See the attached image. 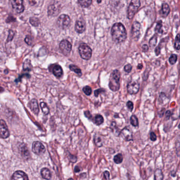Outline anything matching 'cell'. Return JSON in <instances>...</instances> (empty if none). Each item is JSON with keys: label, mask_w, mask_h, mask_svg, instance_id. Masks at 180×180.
Here are the masks:
<instances>
[{"label": "cell", "mask_w": 180, "mask_h": 180, "mask_svg": "<svg viewBox=\"0 0 180 180\" xmlns=\"http://www.w3.org/2000/svg\"><path fill=\"white\" fill-rule=\"evenodd\" d=\"M142 49H143L144 52H146L149 50V46H147L146 45H144L142 46Z\"/></svg>", "instance_id": "obj_46"}, {"label": "cell", "mask_w": 180, "mask_h": 180, "mask_svg": "<svg viewBox=\"0 0 180 180\" xmlns=\"http://www.w3.org/2000/svg\"><path fill=\"white\" fill-rule=\"evenodd\" d=\"M69 159L70 161L72 163H75L77 161V157L75 155H72L71 154H69Z\"/></svg>", "instance_id": "obj_36"}, {"label": "cell", "mask_w": 180, "mask_h": 180, "mask_svg": "<svg viewBox=\"0 0 180 180\" xmlns=\"http://www.w3.org/2000/svg\"><path fill=\"white\" fill-rule=\"evenodd\" d=\"M94 141L95 145L98 147H102L103 145V142L101 138L97 134H95L94 137Z\"/></svg>", "instance_id": "obj_21"}, {"label": "cell", "mask_w": 180, "mask_h": 180, "mask_svg": "<svg viewBox=\"0 0 180 180\" xmlns=\"http://www.w3.org/2000/svg\"><path fill=\"white\" fill-rule=\"evenodd\" d=\"M164 175L160 168H157L154 172V180H163Z\"/></svg>", "instance_id": "obj_20"}, {"label": "cell", "mask_w": 180, "mask_h": 180, "mask_svg": "<svg viewBox=\"0 0 180 180\" xmlns=\"http://www.w3.org/2000/svg\"><path fill=\"white\" fill-rule=\"evenodd\" d=\"M141 6V2L138 0H133L130 3L127 10V17L128 19H132L137 13Z\"/></svg>", "instance_id": "obj_4"}, {"label": "cell", "mask_w": 180, "mask_h": 180, "mask_svg": "<svg viewBox=\"0 0 180 180\" xmlns=\"http://www.w3.org/2000/svg\"><path fill=\"white\" fill-rule=\"evenodd\" d=\"M104 177L106 180H109L110 179V173L108 171H105L104 172Z\"/></svg>", "instance_id": "obj_41"}, {"label": "cell", "mask_w": 180, "mask_h": 180, "mask_svg": "<svg viewBox=\"0 0 180 180\" xmlns=\"http://www.w3.org/2000/svg\"><path fill=\"white\" fill-rule=\"evenodd\" d=\"M29 107H30V108L31 109L32 112L35 114L37 115L39 113V106H38V101L36 99H33L30 101V104H29Z\"/></svg>", "instance_id": "obj_16"}, {"label": "cell", "mask_w": 180, "mask_h": 180, "mask_svg": "<svg viewBox=\"0 0 180 180\" xmlns=\"http://www.w3.org/2000/svg\"><path fill=\"white\" fill-rule=\"evenodd\" d=\"M104 122V119L103 116H101V115L98 114L96 115L95 118H94V120H93L94 123L96 124L97 126L101 125L103 124Z\"/></svg>", "instance_id": "obj_22"}, {"label": "cell", "mask_w": 180, "mask_h": 180, "mask_svg": "<svg viewBox=\"0 0 180 180\" xmlns=\"http://www.w3.org/2000/svg\"><path fill=\"white\" fill-rule=\"evenodd\" d=\"M141 26L139 22H134L132 26V35L133 38L136 40H138L140 37V31H141Z\"/></svg>", "instance_id": "obj_8"}, {"label": "cell", "mask_w": 180, "mask_h": 180, "mask_svg": "<svg viewBox=\"0 0 180 180\" xmlns=\"http://www.w3.org/2000/svg\"><path fill=\"white\" fill-rule=\"evenodd\" d=\"M83 93H85L86 95H87V96L91 95V93H92V89H91V88L89 86H88L83 87Z\"/></svg>", "instance_id": "obj_33"}, {"label": "cell", "mask_w": 180, "mask_h": 180, "mask_svg": "<svg viewBox=\"0 0 180 180\" xmlns=\"http://www.w3.org/2000/svg\"><path fill=\"white\" fill-rule=\"evenodd\" d=\"M59 48L62 53L65 56H67L72 51V45L69 41L63 40L60 43Z\"/></svg>", "instance_id": "obj_6"}, {"label": "cell", "mask_w": 180, "mask_h": 180, "mask_svg": "<svg viewBox=\"0 0 180 180\" xmlns=\"http://www.w3.org/2000/svg\"><path fill=\"white\" fill-rule=\"evenodd\" d=\"M130 123L132 126L134 127H138V118L135 115H132L130 118Z\"/></svg>", "instance_id": "obj_24"}, {"label": "cell", "mask_w": 180, "mask_h": 180, "mask_svg": "<svg viewBox=\"0 0 180 180\" xmlns=\"http://www.w3.org/2000/svg\"><path fill=\"white\" fill-rule=\"evenodd\" d=\"M78 3L83 8H88L91 5L92 1L90 0H79L78 1Z\"/></svg>", "instance_id": "obj_25"}, {"label": "cell", "mask_w": 180, "mask_h": 180, "mask_svg": "<svg viewBox=\"0 0 180 180\" xmlns=\"http://www.w3.org/2000/svg\"><path fill=\"white\" fill-rule=\"evenodd\" d=\"M10 3L13 9L17 13H21L24 11L23 1H22L21 0L11 1Z\"/></svg>", "instance_id": "obj_10"}, {"label": "cell", "mask_w": 180, "mask_h": 180, "mask_svg": "<svg viewBox=\"0 0 180 180\" xmlns=\"http://www.w3.org/2000/svg\"><path fill=\"white\" fill-rule=\"evenodd\" d=\"M71 20L69 17L66 14H62L58 17L57 24L59 27L63 29H66L69 27Z\"/></svg>", "instance_id": "obj_5"}, {"label": "cell", "mask_w": 180, "mask_h": 180, "mask_svg": "<svg viewBox=\"0 0 180 180\" xmlns=\"http://www.w3.org/2000/svg\"><path fill=\"white\" fill-rule=\"evenodd\" d=\"M139 89V83L137 81H130L127 85L128 92L130 94H136L138 92Z\"/></svg>", "instance_id": "obj_12"}, {"label": "cell", "mask_w": 180, "mask_h": 180, "mask_svg": "<svg viewBox=\"0 0 180 180\" xmlns=\"http://www.w3.org/2000/svg\"><path fill=\"white\" fill-rule=\"evenodd\" d=\"M75 30L77 33H83L86 30L85 22L83 20H77L75 22Z\"/></svg>", "instance_id": "obj_15"}, {"label": "cell", "mask_w": 180, "mask_h": 180, "mask_svg": "<svg viewBox=\"0 0 180 180\" xmlns=\"http://www.w3.org/2000/svg\"><path fill=\"white\" fill-rule=\"evenodd\" d=\"M162 21H160L158 22V23H157L156 26L155 28V31L157 33H162L163 30H162Z\"/></svg>", "instance_id": "obj_30"}, {"label": "cell", "mask_w": 180, "mask_h": 180, "mask_svg": "<svg viewBox=\"0 0 180 180\" xmlns=\"http://www.w3.org/2000/svg\"><path fill=\"white\" fill-rule=\"evenodd\" d=\"M70 69L71 70L72 72H75V73L78 74L79 75H81V69L79 68H78L77 66L74 65V64H71L69 66Z\"/></svg>", "instance_id": "obj_28"}, {"label": "cell", "mask_w": 180, "mask_h": 180, "mask_svg": "<svg viewBox=\"0 0 180 180\" xmlns=\"http://www.w3.org/2000/svg\"><path fill=\"white\" fill-rule=\"evenodd\" d=\"M101 91H102V92H104V90H103L102 89H98V90H96V91H95V96H96V97H97V96H98V95L100 93H101Z\"/></svg>", "instance_id": "obj_45"}, {"label": "cell", "mask_w": 180, "mask_h": 180, "mask_svg": "<svg viewBox=\"0 0 180 180\" xmlns=\"http://www.w3.org/2000/svg\"><path fill=\"white\" fill-rule=\"evenodd\" d=\"M157 43V37L156 36H154L151 38V40L149 41V46L151 47H154L155 45H156Z\"/></svg>", "instance_id": "obj_34"}, {"label": "cell", "mask_w": 180, "mask_h": 180, "mask_svg": "<svg viewBox=\"0 0 180 180\" xmlns=\"http://www.w3.org/2000/svg\"><path fill=\"white\" fill-rule=\"evenodd\" d=\"M170 9L168 4L167 3L163 4L162 6V10H161V13L163 17H167L170 13Z\"/></svg>", "instance_id": "obj_19"}, {"label": "cell", "mask_w": 180, "mask_h": 180, "mask_svg": "<svg viewBox=\"0 0 180 180\" xmlns=\"http://www.w3.org/2000/svg\"><path fill=\"white\" fill-rule=\"evenodd\" d=\"M25 42L28 45H31L33 42V38L30 35H28L26 36L25 38Z\"/></svg>", "instance_id": "obj_35"}, {"label": "cell", "mask_w": 180, "mask_h": 180, "mask_svg": "<svg viewBox=\"0 0 180 180\" xmlns=\"http://www.w3.org/2000/svg\"><path fill=\"white\" fill-rule=\"evenodd\" d=\"M180 47V35L178 34V35H176L175 43H174V48L176 49V50H179Z\"/></svg>", "instance_id": "obj_31"}, {"label": "cell", "mask_w": 180, "mask_h": 180, "mask_svg": "<svg viewBox=\"0 0 180 180\" xmlns=\"http://www.w3.org/2000/svg\"><path fill=\"white\" fill-rule=\"evenodd\" d=\"M171 112L170 110H167V112L165 113V117H166V119H169L171 117Z\"/></svg>", "instance_id": "obj_43"}, {"label": "cell", "mask_w": 180, "mask_h": 180, "mask_svg": "<svg viewBox=\"0 0 180 180\" xmlns=\"http://www.w3.org/2000/svg\"><path fill=\"white\" fill-rule=\"evenodd\" d=\"M149 137H150V139L152 141H156L157 136L155 134V133L153 132H151L149 134Z\"/></svg>", "instance_id": "obj_37"}, {"label": "cell", "mask_w": 180, "mask_h": 180, "mask_svg": "<svg viewBox=\"0 0 180 180\" xmlns=\"http://www.w3.org/2000/svg\"><path fill=\"white\" fill-rule=\"evenodd\" d=\"M68 180H74V179H73V178H69V179H68Z\"/></svg>", "instance_id": "obj_48"}, {"label": "cell", "mask_w": 180, "mask_h": 180, "mask_svg": "<svg viewBox=\"0 0 180 180\" xmlns=\"http://www.w3.org/2000/svg\"><path fill=\"white\" fill-rule=\"evenodd\" d=\"M114 162L117 164H119L123 161V156L121 153H118L114 157Z\"/></svg>", "instance_id": "obj_23"}, {"label": "cell", "mask_w": 180, "mask_h": 180, "mask_svg": "<svg viewBox=\"0 0 180 180\" xmlns=\"http://www.w3.org/2000/svg\"><path fill=\"white\" fill-rule=\"evenodd\" d=\"M40 106L42 112L45 115H48L49 113V108L45 102H41L40 103Z\"/></svg>", "instance_id": "obj_27"}, {"label": "cell", "mask_w": 180, "mask_h": 180, "mask_svg": "<svg viewBox=\"0 0 180 180\" xmlns=\"http://www.w3.org/2000/svg\"><path fill=\"white\" fill-rule=\"evenodd\" d=\"M23 68V70H25V71H30V70H31V68H32V65H31V61L29 59L25 60L24 62Z\"/></svg>", "instance_id": "obj_26"}, {"label": "cell", "mask_w": 180, "mask_h": 180, "mask_svg": "<svg viewBox=\"0 0 180 180\" xmlns=\"http://www.w3.org/2000/svg\"><path fill=\"white\" fill-rule=\"evenodd\" d=\"M119 136H120L125 141H133L132 133L127 127H124L120 131Z\"/></svg>", "instance_id": "obj_11"}, {"label": "cell", "mask_w": 180, "mask_h": 180, "mask_svg": "<svg viewBox=\"0 0 180 180\" xmlns=\"http://www.w3.org/2000/svg\"><path fill=\"white\" fill-rule=\"evenodd\" d=\"M11 180H29L28 176L21 171H17L14 173L12 176Z\"/></svg>", "instance_id": "obj_13"}, {"label": "cell", "mask_w": 180, "mask_h": 180, "mask_svg": "<svg viewBox=\"0 0 180 180\" xmlns=\"http://www.w3.org/2000/svg\"><path fill=\"white\" fill-rule=\"evenodd\" d=\"M97 2H98V3H101V1H98Z\"/></svg>", "instance_id": "obj_49"}, {"label": "cell", "mask_w": 180, "mask_h": 180, "mask_svg": "<svg viewBox=\"0 0 180 180\" xmlns=\"http://www.w3.org/2000/svg\"><path fill=\"white\" fill-rule=\"evenodd\" d=\"M132 69V66H131V64H126V66L124 67V70L127 72L129 73L130 72H131V70Z\"/></svg>", "instance_id": "obj_39"}, {"label": "cell", "mask_w": 180, "mask_h": 180, "mask_svg": "<svg viewBox=\"0 0 180 180\" xmlns=\"http://www.w3.org/2000/svg\"><path fill=\"white\" fill-rule=\"evenodd\" d=\"M142 67H143V65H142L141 64H139L138 65V69H141Z\"/></svg>", "instance_id": "obj_47"}, {"label": "cell", "mask_w": 180, "mask_h": 180, "mask_svg": "<svg viewBox=\"0 0 180 180\" xmlns=\"http://www.w3.org/2000/svg\"><path fill=\"white\" fill-rule=\"evenodd\" d=\"M127 107L128 109L130 112H132V110H133L134 108L133 103H132L131 101H128L127 103Z\"/></svg>", "instance_id": "obj_40"}, {"label": "cell", "mask_w": 180, "mask_h": 180, "mask_svg": "<svg viewBox=\"0 0 180 180\" xmlns=\"http://www.w3.org/2000/svg\"><path fill=\"white\" fill-rule=\"evenodd\" d=\"M60 7L58 4H52L49 6L48 13L49 16H56L59 13Z\"/></svg>", "instance_id": "obj_14"}, {"label": "cell", "mask_w": 180, "mask_h": 180, "mask_svg": "<svg viewBox=\"0 0 180 180\" xmlns=\"http://www.w3.org/2000/svg\"><path fill=\"white\" fill-rule=\"evenodd\" d=\"M41 174L43 178H45L46 180H50L51 178V174L48 168H46V167L43 168L41 171Z\"/></svg>", "instance_id": "obj_18"}, {"label": "cell", "mask_w": 180, "mask_h": 180, "mask_svg": "<svg viewBox=\"0 0 180 180\" xmlns=\"http://www.w3.org/2000/svg\"><path fill=\"white\" fill-rule=\"evenodd\" d=\"M177 59H178L177 55L175 54H172L169 58V62L171 64H174L177 61Z\"/></svg>", "instance_id": "obj_32"}, {"label": "cell", "mask_w": 180, "mask_h": 180, "mask_svg": "<svg viewBox=\"0 0 180 180\" xmlns=\"http://www.w3.org/2000/svg\"><path fill=\"white\" fill-rule=\"evenodd\" d=\"M111 34L112 40L116 43L123 42L127 38V32L123 24L121 23H115L112 25Z\"/></svg>", "instance_id": "obj_1"}, {"label": "cell", "mask_w": 180, "mask_h": 180, "mask_svg": "<svg viewBox=\"0 0 180 180\" xmlns=\"http://www.w3.org/2000/svg\"><path fill=\"white\" fill-rule=\"evenodd\" d=\"M9 32V36L8 37V40H7L8 42L12 40V39H13L14 36V32L11 30H10Z\"/></svg>", "instance_id": "obj_38"}, {"label": "cell", "mask_w": 180, "mask_h": 180, "mask_svg": "<svg viewBox=\"0 0 180 180\" xmlns=\"http://www.w3.org/2000/svg\"><path fill=\"white\" fill-rule=\"evenodd\" d=\"M84 114L85 115L86 117L87 118H88L89 119H90L92 118V115H91L90 112H89V111H86V112H85Z\"/></svg>", "instance_id": "obj_42"}, {"label": "cell", "mask_w": 180, "mask_h": 180, "mask_svg": "<svg viewBox=\"0 0 180 180\" xmlns=\"http://www.w3.org/2000/svg\"><path fill=\"white\" fill-rule=\"evenodd\" d=\"M120 72L118 70L113 71L109 78V87L112 91H117L120 88Z\"/></svg>", "instance_id": "obj_2"}, {"label": "cell", "mask_w": 180, "mask_h": 180, "mask_svg": "<svg viewBox=\"0 0 180 180\" xmlns=\"http://www.w3.org/2000/svg\"><path fill=\"white\" fill-rule=\"evenodd\" d=\"M32 149L33 153L37 155H41L45 153L46 149L42 144L39 141H35L32 144Z\"/></svg>", "instance_id": "obj_7"}, {"label": "cell", "mask_w": 180, "mask_h": 180, "mask_svg": "<svg viewBox=\"0 0 180 180\" xmlns=\"http://www.w3.org/2000/svg\"><path fill=\"white\" fill-rule=\"evenodd\" d=\"M52 72L56 77L58 78L61 77L63 75L62 68L59 65H56L54 66L52 70Z\"/></svg>", "instance_id": "obj_17"}, {"label": "cell", "mask_w": 180, "mask_h": 180, "mask_svg": "<svg viewBox=\"0 0 180 180\" xmlns=\"http://www.w3.org/2000/svg\"><path fill=\"white\" fill-rule=\"evenodd\" d=\"M81 168L77 166V165L75 166V168H74V171H75V173H79L81 171Z\"/></svg>", "instance_id": "obj_44"}, {"label": "cell", "mask_w": 180, "mask_h": 180, "mask_svg": "<svg viewBox=\"0 0 180 180\" xmlns=\"http://www.w3.org/2000/svg\"><path fill=\"white\" fill-rule=\"evenodd\" d=\"M78 51L80 56L84 60H88L92 56V50L86 43H81L79 46Z\"/></svg>", "instance_id": "obj_3"}, {"label": "cell", "mask_w": 180, "mask_h": 180, "mask_svg": "<svg viewBox=\"0 0 180 180\" xmlns=\"http://www.w3.org/2000/svg\"><path fill=\"white\" fill-rule=\"evenodd\" d=\"M30 22L32 25L35 26V27L38 26L40 24L39 20L37 17H31L30 19Z\"/></svg>", "instance_id": "obj_29"}, {"label": "cell", "mask_w": 180, "mask_h": 180, "mask_svg": "<svg viewBox=\"0 0 180 180\" xmlns=\"http://www.w3.org/2000/svg\"><path fill=\"white\" fill-rule=\"evenodd\" d=\"M9 131L6 122L3 119H0V137L6 138L9 136Z\"/></svg>", "instance_id": "obj_9"}]
</instances>
